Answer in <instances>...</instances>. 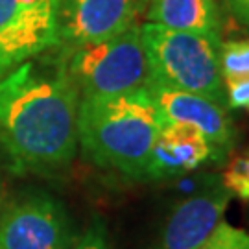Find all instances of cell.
Masks as SVG:
<instances>
[{"instance_id":"cell-1","label":"cell","mask_w":249,"mask_h":249,"mask_svg":"<svg viewBox=\"0 0 249 249\" xmlns=\"http://www.w3.org/2000/svg\"><path fill=\"white\" fill-rule=\"evenodd\" d=\"M80 94L65 63L28 59L0 78V144L18 168H61L78 150Z\"/></svg>"},{"instance_id":"cell-2","label":"cell","mask_w":249,"mask_h":249,"mask_svg":"<svg viewBox=\"0 0 249 249\" xmlns=\"http://www.w3.org/2000/svg\"><path fill=\"white\" fill-rule=\"evenodd\" d=\"M162 124L148 89L81 98L78 142L94 164L142 179Z\"/></svg>"},{"instance_id":"cell-3","label":"cell","mask_w":249,"mask_h":249,"mask_svg":"<svg viewBox=\"0 0 249 249\" xmlns=\"http://www.w3.org/2000/svg\"><path fill=\"white\" fill-rule=\"evenodd\" d=\"M141 39L150 67V83L199 94L227 107L220 72V37L146 22L141 26Z\"/></svg>"},{"instance_id":"cell-4","label":"cell","mask_w":249,"mask_h":249,"mask_svg":"<svg viewBox=\"0 0 249 249\" xmlns=\"http://www.w3.org/2000/svg\"><path fill=\"white\" fill-rule=\"evenodd\" d=\"M61 59L80 100L133 92L150 83L139 24L106 41L65 50Z\"/></svg>"},{"instance_id":"cell-5","label":"cell","mask_w":249,"mask_h":249,"mask_svg":"<svg viewBox=\"0 0 249 249\" xmlns=\"http://www.w3.org/2000/svg\"><path fill=\"white\" fill-rule=\"evenodd\" d=\"M59 0H0V78L57 43Z\"/></svg>"},{"instance_id":"cell-6","label":"cell","mask_w":249,"mask_h":249,"mask_svg":"<svg viewBox=\"0 0 249 249\" xmlns=\"http://www.w3.org/2000/svg\"><path fill=\"white\" fill-rule=\"evenodd\" d=\"M150 0H59L57 43L61 52L127 32L144 17Z\"/></svg>"},{"instance_id":"cell-7","label":"cell","mask_w":249,"mask_h":249,"mask_svg":"<svg viewBox=\"0 0 249 249\" xmlns=\"http://www.w3.org/2000/svg\"><path fill=\"white\" fill-rule=\"evenodd\" d=\"M71 223L61 203L28 194L0 213V249H69Z\"/></svg>"},{"instance_id":"cell-8","label":"cell","mask_w":249,"mask_h":249,"mask_svg":"<svg viewBox=\"0 0 249 249\" xmlns=\"http://www.w3.org/2000/svg\"><path fill=\"white\" fill-rule=\"evenodd\" d=\"M146 89L164 122L183 124L201 131L222 159L232 150L236 142V127L229 107H223L199 94L160 87L155 83H148Z\"/></svg>"},{"instance_id":"cell-9","label":"cell","mask_w":249,"mask_h":249,"mask_svg":"<svg viewBox=\"0 0 249 249\" xmlns=\"http://www.w3.org/2000/svg\"><path fill=\"white\" fill-rule=\"evenodd\" d=\"M231 192L220 176H209L203 187L174 209L170 214L159 249H197L222 220Z\"/></svg>"},{"instance_id":"cell-10","label":"cell","mask_w":249,"mask_h":249,"mask_svg":"<svg viewBox=\"0 0 249 249\" xmlns=\"http://www.w3.org/2000/svg\"><path fill=\"white\" fill-rule=\"evenodd\" d=\"M211 160H222V157L201 131L183 124L164 122L151 148L142 179H174Z\"/></svg>"},{"instance_id":"cell-11","label":"cell","mask_w":249,"mask_h":249,"mask_svg":"<svg viewBox=\"0 0 249 249\" xmlns=\"http://www.w3.org/2000/svg\"><path fill=\"white\" fill-rule=\"evenodd\" d=\"M144 17L151 24L220 37L222 18L216 0H150Z\"/></svg>"},{"instance_id":"cell-12","label":"cell","mask_w":249,"mask_h":249,"mask_svg":"<svg viewBox=\"0 0 249 249\" xmlns=\"http://www.w3.org/2000/svg\"><path fill=\"white\" fill-rule=\"evenodd\" d=\"M223 83L249 80V39H231L220 45Z\"/></svg>"},{"instance_id":"cell-13","label":"cell","mask_w":249,"mask_h":249,"mask_svg":"<svg viewBox=\"0 0 249 249\" xmlns=\"http://www.w3.org/2000/svg\"><path fill=\"white\" fill-rule=\"evenodd\" d=\"M197 249H249V232L220 220Z\"/></svg>"},{"instance_id":"cell-14","label":"cell","mask_w":249,"mask_h":249,"mask_svg":"<svg viewBox=\"0 0 249 249\" xmlns=\"http://www.w3.org/2000/svg\"><path fill=\"white\" fill-rule=\"evenodd\" d=\"M220 178L231 196H238L244 201H249V148L227 162L225 172Z\"/></svg>"},{"instance_id":"cell-15","label":"cell","mask_w":249,"mask_h":249,"mask_svg":"<svg viewBox=\"0 0 249 249\" xmlns=\"http://www.w3.org/2000/svg\"><path fill=\"white\" fill-rule=\"evenodd\" d=\"M225 96L229 109H244L249 113V80L225 83Z\"/></svg>"},{"instance_id":"cell-16","label":"cell","mask_w":249,"mask_h":249,"mask_svg":"<svg viewBox=\"0 0 249 249\" xmlns=\"http://www.w3.org/2000/svg\"><path fill=\"white\" fill-rule=\"evenodd\" d=\"M69 249H109V246H107L102 227H92Z\"/></svg>"},{"instance_id":"cell-17","label":"cell","mask_w":249,"mask_h":249,"mask_svg":"<svg viewBox=\"0 0 249 249\" xmlns=\"http://www.w3.org/2000/svg\"><path fill=\"white\" fill-rule=\"evenodd\" d=\"M234 20L249 32V0H223Z\"/></svg>"},{"instance_id":"cell-18","label":"cell","mask_w":249,"mask_h":249,"mask_svg":"<svg viewBox=\"0 0 249 249\" xmlns=\"http://www.w3.org/2000/svg\"><path fill=\"white\" fill-rule=\"evenodd\" d=\"M0 213H2V185H0Z\"/></svg>"}]
</instances>
